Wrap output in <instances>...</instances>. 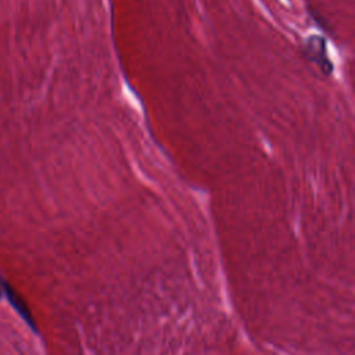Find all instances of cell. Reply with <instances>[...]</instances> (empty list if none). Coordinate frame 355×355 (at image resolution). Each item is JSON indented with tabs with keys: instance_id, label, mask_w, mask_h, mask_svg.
Instances as JSON below:
<instances>
[{
	"instance_id": "2",
	"label": "cell",
	"mask_w": 355,
	"mask_h": 355,
	"mask_svg": "<svg viewBox=\"0 0 355 355\" xmlns=\"http://www.w3.org/2000/svg\"><path fill=\"white\" fill-rule=\"evenodd\" d=\"M4 294L7 295V300L10 301V304L14 306V309L19 313V316L31 326V329L33 331H37V327H36V323H35V319L28 308V305L25 304L24 298L11 287L8 286L7 283H4Z\"/></svg>"
},
{
	"instance_id": "3",
	"label": "cell",
	"mask_w": 355,
	"mask_h": 355,
	"mask_svg": "<svg viewBox=\"0 0 355 355\" xmlns=\"http://www.w3.org/2000/svg\"><path fill=\"white\" fill-rule=\"evenodd\" d=\"M3 293H4V282H1L0 279V298L3 297Z\"/></svg>"
},
{
	"instance_id": "1",
	"label": "cell",
	"mask_w": 355,
	"mask_h": 355,
	"mask_svg": "<svg viewBox=\"0 0 355 355\" xmlns=\"http://www.w3.org/2000/svg\"><path fill=\"white\" fill-rule=\"evenodd\" d=\"M304 54L306 60L315 64L324 76L331 75L334 67H333V62L330 61L326 39L323 36L320 35L309 36L304 44Z\"/></svg>"
}]
</instances>
